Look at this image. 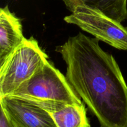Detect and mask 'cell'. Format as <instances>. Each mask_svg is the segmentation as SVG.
<instances>
[{"label": "cell", "instance_id": "7", "mask_svg": "<svg viewBox=\"0 0 127 127\" xmlns=\"http://www.w3.org/2000/svg\"><path fill=\"white\" fill-rule=\"evenodd\" d=\"M26 39L19 18L6 6L0 9V64Z\"/></svg>", "mask_w": 127, "mask_h": 127}, {"label": "cell", "instance_id": "8", "mask_svg": "<svg viewBox=\"0 0 127 127\" xmlns=\"http://www.w3.org/2000/svg\"><path fill=\"white\" fill-rule=\"evenodd\" d=\"M72 12L79 5L97 10L112 19L122 23L127 19V0H62Z\"/></svg>", "mask_w": 127, "mask_h": 127}, {"label": "cell", "instance_id": "9", "mask_svg": "<svg viewBox=\"0 0 127 127\" xmlns=\"http://www.w3.org/2000/svg\"><path fill=\"white\" fill-rule=\"evenodd\" d=\"M0 127H12L3 109L1 107V115H0Z\"/></svg>", "mask_w": 127, "mask_h": 127}, {"label": "cell", "instance_id": "1", "mask_svg": "<svg viewBox=\"0 0 127 127\" xmlns=\"http://www.w3.org/2000/svg\"><path fill=\"white\" fill-rule=\"evenodd\" d=\"M99 39L79 32L56 48L71 85L104 127H127V85L114 57Z\"/></svg>", "mask_w": 127, "mask_h": 127}, {"label": "cell", "instance_id": "6", "mask_svg": "<svg viewBox=\"0 0 127 127\" xmlns=\"http://www.w3.org/2000/svg\"><path fill=\"white\" fill-rule=\"evenodd\" d=\"M26 99L45 110L53 119L57 127L91 126L87 117L86 109L83 104L79 105L54 100Z\"/></svg>", "mask_w": 127, "mask_h": 127}, {"label": "cell", "instance_id": "3", "mask_svg": "<svg viewBox=\"0 0 127 127\" xmlns=\"http://www.w3.org/2000/svg\"><path fill=\"white\" fill-rule=\"evenodd\" d=\"M33 37L26 38L0 64V97L12 94L48 61Z\"/></svg>", "mask_w": 127, "mask_h": 127}, {"label": "cell", "instance_id": "5", "mask_svg": "<svg viewBox=\"0 0 127 127\" xmlns=\"http://www.w3.org/2000/svg\"><path fill=\"white\" fill-rule=\"evenodd\" d=\"M0 106L12 127H57L45 110L25 98L10 95L0 97Z\"/></svg>", "mask_w": 127, "mask_h": 127}, {"label": "cell", "instance_id": "2", "mask_svg": "<svg viewBox=\"0 0 127 127\" xmlns=\"http://www.w3.org/2000/svg\"><path fill=\"white\" fill-rule=\"evenodd\" d=\"M9 95L35 100L83 104L66 76L48 61Z\"/></svg>", "mask_w": 127, "mask_h": 127}, {"label": "cell", "instance_id": "10", "mask_svg": "<svg viewBox=\"0 0 127 127\" xmlns=\"http://www.w3.org/2000/svg\"><path fill=\"white\" fill-rule=\"evenodd\" d=\"M126 28H127V27H126Z\"/></svg>", "mask_w": 127, "mask_h": 127}, {"label": "cell", "instance_id": "4", "mask_svg": "<svg viewBox=\"0 0 127 127\" xmlns=\"http://www.w3.org/2000/svg\"><path fill=\"white\" fill-rule=\"evenodd\" d=\"M71 12L64 17L67 23L76 25L117 49L127 50V29L121 23L83 5L77 6Z\"/></svg>", "mask_w": 127, "mask_h": 127}]
</instances>
